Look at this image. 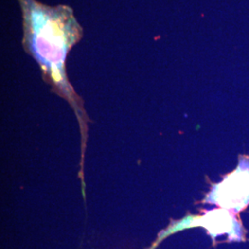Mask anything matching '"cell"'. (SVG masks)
Wrapping results in <instances>:
<instances>
[{
  "label": "cell",
  "mask_w": 249,
  "mask_h": 249,
  "mask_svg": "<svg viewBox=\"0 0 249 249\" xmlns=\"http://www.w3.org/2000/svg\"><path fill=\"white\" fill-rule=\"evenodd\" d=\"M22 13V46L57 85L65 87V63L83 29L65 5L51 7L37 0H18Z\"/></svg>",
  "instance_id": "6da1fadb"
}]
</instances>
